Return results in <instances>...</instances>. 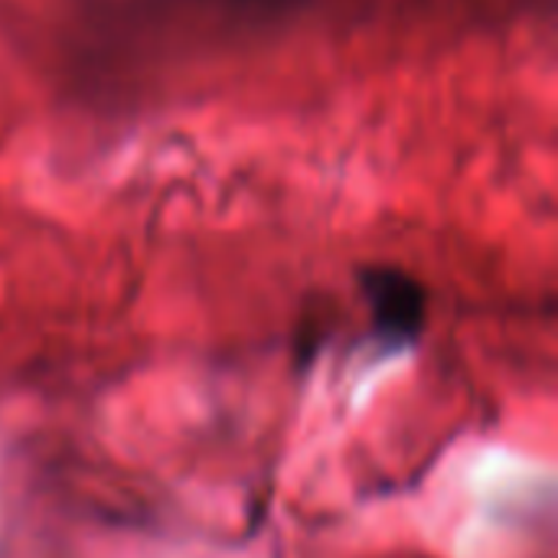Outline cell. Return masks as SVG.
Wrapping results in <instances>:
<instances>
[{
	"mask_svg": "<svg viewBox=\"0 0 558 558\" xmlns=\"http://www.w3.org/2000/svg\"><path fill=\"white\" fill-rule=\"evenodd\" d=\"M363 294L373 314V327L392 343H412L425 330L428 294L402 268L363 271Z\"/></svg>",
	"mask_w": 558,
	"mask_h": 558,
	"instance_id": "6da1fadb",
	"label": "cell"
}]
</instances>
